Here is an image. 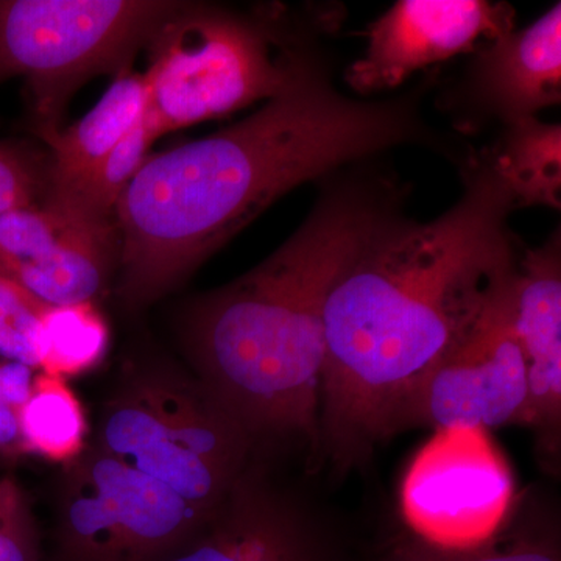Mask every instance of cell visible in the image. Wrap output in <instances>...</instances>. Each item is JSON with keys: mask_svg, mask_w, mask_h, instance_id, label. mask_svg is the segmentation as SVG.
<instances>
[{"mask_svg": "<svg viewBox=\"0 0 561 561\" xmlns=\"http://www.w3.org/2000/svg\"><path fill=\"white\" fill-rule=\"evenodd\" d=\"M91 442L206 515L219 507L256 451L206 387L168 362L122 370Z\"/></svg>", "mask_w": 561, "mask_h": 561, "instance_id": "5", "label": "cell"}, {"mask_svg": "<svg viewBox=\"0 0 561 561\" xmlns=\"http://www.w3.org/2000/svg\"><path fill=\"white\" fill-rule=\"evenodd\" d=\"M423 92L343 94L323 50L247 119L151 154L114 210L121 300L130 309L160 300L287 192L345 165L401 146L459 164L463 150L424 117Z\"/></svg>", "mask_w": 561, "mask_h": 561, "instance_id": "2", "label": "cell"}, {"mask_svg": "<svg viewBox=\"0 0 561 561\" xmlns=\"http://www.w3.org/2000/svg\"><path fill=\"white\" fill-rule=\"evenodd\" d=\"M341 16L316 7L262 20L183 3L151 36L144 119L158 138L283 94Z\"/></svg>", "mask_w": 561, "mask_h": 561, "instance_id": "4", "label": "cell"}, {"mask_svg": "<svg viewBox=\"0 0 561 561\" xmlns=\"http://www.w3.org/2000/svg\"><path fill=\"white\" fill-rule=\"evenodd\" d=\"M183 7L151 0H0V81L27 80L38 135L99 73L130 72L142 44Z\"/></svg>", "mask_w": 561, "mask_h": 561, "instance_id": "6", "label": "cell"}, {"mask_svg": "<svg viewBox=\"0 0 561 561\" xmlns=\"http://www.w3.org/2000/svg\"><path fill=\"white\" fill-rule=\"evenodd\" d=\"M36 373L38 370L21 362L7 360L5 364H0V394L16 419L31 398Z\"/></svg>", "mask_w": 561, "mask_h": 561, "instance_id": "23", "label": "cell"}, {"mask_svg": "<svg viewBox=\"0 0 561 561\" xmlns=\"http://www.w3.org/2000/svg\"><path fill=\"white\" fill-rule=\"evenodd\" d=\"M515 20L507 2L400 0L368 25L367 49L346 69V84L362 99L397 90L419 70L515 31Z\"/></svg>", "mask_w": 561, "mask_h": 561, "instance_id": "12", "label": "cell"}, {"mask_svg": "<svg viewBox=\"0 0 561 561\" xmlns=\"http://www.w3.org/2000/svg\"><path fill=\"white\" fill-rule=\"evenodd\" d=\"M47 162L14 144L0 142V217L43 202Z\"/></svg>", "mask_w": 561, "mask_h": 561, "instance_id": "22", "label": "cell"}, {"mask_svg": "<svg viewBox=\"0 0 561 561\" xmlns=\"http://www.w3.org/2000/svg\"><path fill=\"white\" fill-rule=\"evenodd\" d=\"M401 513L413 537L442 549L491 540L518 504L511 465L490 431L437 430L401 483Z\"/></svg>", "mask_w": 561, "mask_h": 561, "instance_id": "8", "label": "cell"}, {"mask_svg": "<svg viewBox=\"0 0 561 561\" xmlns=\"http://www.w3.org/2000/svg\"><path fill=\"white\" fill-rule=\"evenodd\" d=\"M0 561H41L31 504L11 476L0 479Z\"/></svg>", "mask_w": 561, "mask_h": 561, "instance_id": "21", "label": "cell"}, {"mask_svg": "<svg viewBox=\"0 0 561 561\" xmlns=\"http://www.w3.org/2000/svg\"><path fill=\"white\" fill-rule=\"evenodd\" d=\"M273 456L254 451L219 507L165 561H343L331 523L280 479Z\"/></svg>", "mask_w": 561, "mask_h": 561, "instance_id": "9", "label": "cell"}, {"mask_svg": "<svg viewBox=\"0 0 561 561\" xmlns=\"http://www.w3.org/2000/svg\"><path fill=\"white\" fill-rule=\"evenodd\" d=\"M311 213L278 250L181 316L191 373L256 451L298 448L317 467L324 309L332 286L387 221L408 184L370 158L319 181Z\"/></svg>", "mask_w": 561, "mask_h": 561, "instance_id": "3", "label": "cell"}, {"mask_svg": "<svg viewBox=\"0 0 561 561\" xmlns=\"http://www.w3.org/2000/svg\"><path fill=\"white\" fill-rule=\"evenodd\" d=\"M157 139V133L142 116L138 125L72 191L62 197L44 198L43 202L92 224H116L113 217L117 202L149 158L151 144Z\"/></svg>", "mask_w": 561, "mask_h": 561, "instance_id": "18", "label": "cell"}, {"mask_svg": "<svg viewBox=\"0 0 561 561\" xmlns=\"http://www.w3.org/2000/svg\"><path fill=\"white\" fill-rule=\"evenodd\" d=\"M49 305L0 276V356L39 371L41 320Z\"/></svg>", "mask_w": 561, "mask_h": 561, "instance_id": "20", "label": "cell"}, {"mask_svg": "<svg viewBox=\"0 0 561 561\" xmlns=\"http://www.w3.org/2000/svg\"><path fill=\"white\" fill-rule=\"evenodd\" d=\"M513 332L529 383V424L540 459L559 468L561 445V232L526 249L512 284Z\"/></svg>", "mask_w": 561, "mask_h": 561, "instance_id": "13", "label": "cell"}, {"mask_svg": "<svg viewBox=\"0 0 561 561\" xmlns=\"http://www.w3.org/2000/svg\"><path fill=\"white\" fill-rule=\"evenodd\" d=\"M438 108L461 133L535 117L561 102V3L534 24L485 41L468 55Z\"/></svg>", "mask_w": 561, "mask_h": 561, "instance_id": "11", "label": "cell"}, {"mask_svg": "<svg viewBox=\"0 0 561 561\" xmlns=\"http://www.w3.org/2000/svg\"><path fill=\"white\" fill-rule=\"evenodd\" d=\"M387 561H561V549L556 523L523 518L516 504L508 523L482 545L442 549L411 534L397 542Z\"/></svg>", "mask_w": 561, "mask_h": 561, "instance_id": "19", "label": "cell"}, {"mask_svg": "<svg viewBox=\"0 0 561 561\" xmlns=\"http://www.w3.org/2000/svg\"><path fill=\"white\" fill-rule=\"evenodd\" d=\"M24 456L66 465L87 449L88 427L83 404L66 379L38 371L31 398L18 413Z\"/></svg>", "mask_w": 561, "mask_h": 561, "instance_id": "16", "label": "cell"}, {"mask_svg": "<svg viewBox=\"0 0 561 561\" xmlns=\"http://www.w3.org/2000/svg\"><path fill=\"white\" fill-rule=\"evenodd\" d=\"M511 297L512 287L500 308L431 371L408 431L529 424L527 367L513 332Z\"/></svg>", "mask_w": 561, "mask_h": 561, "instance_id": "10", "label": "cell"}, {"mask_svg": "<svg viewBox=\"0 0 561 561\" xmlns=\"http://www.w3.org/2000/svg\"><path fill=\"white\" fill-rule=\"evenodd\" d=\"M0 461H2V457H0Z\"/></svg>", "mask_w": 561, "mask_h": 561, "instance_id": "25", "label": "cell"}, {"mask_svg": "<svg viewBox=\"0 0 561 561\" xmlns=\"http://www.w3.org/2000/svg\"><path fill=\"white\" fill-rule=\"evenodd\" d=\"M54 494V561H165L208 516L92 442Z\"/></svg>", "mask_w": 561, "mask_h": 561, "instance_id": "7", "label": "cell"}, {"mask_svg": "<svg viewBox=\"0 0 561 561\" xmlns=\"http://www.w3.org/2000/svg\"><path fill=\"white\" fill-rule=\"evenodd\" d=\"M22 456L24 451H22L16 415L0 394V457L2 460L14 461Z\"/></svg>", "mask_w": 561, "mask_h": 561, "instance_id": "24", "label": "cell"}, {"mask_svg": "<svg viewBox=\"0 0 561 561\" xmlns=\"http://www.w3.org/2000/svg\"><path fill=\"white\" fill-rule=\"evenodd\" d=\"M476 153L504 184L516 209H560V124L524 117L501 127L496 139Z\"/></svg>", "mask_w": 561, "mask_h": 561, "instance_id": "15", "label": "cell"}, {"mask_svg": "<svg viewBox=\"0 0 561 561\" xmlns=\"http://www.w3.org/2000/svg\"><path fill=\"white\" fill-rule=\"evenodd\" d=\"M110 328L95 302L47 306L41 320L39 371L76 378L105 359Z\"/></svg>", "mask_w": 561, "mask_h": 561, "instance_id": "17", "label": "cell"}, {"mask_svg": "<svg viewBox=\"0 0 561 561\" xmlns=\"http://www.w3.org/2000/svg\"><path fill=\"white\" fill-rule=\"evenodd\" d=\"M459 171L451 208L424 224L393 217L332 286L317 465L345 474L408 431L427 376L511 291L524 250L515 203L476 151Z\"/></svg>", "mask_w": 561, "mask_h": 561, "instance_id": "1", "label": "cell"}, {"mask_svg": "<svg viewBox=\"0 0 561 561\" xmlns=\"http://www.w3.org/2000/svg\"><path fill=\"white\" fill-rule=\"evenodd\" d=\"M146 105V77L125 72L116 77L87 116L66 130L41 136L50 149L44 198L62 197L72 191L138 125Z\"/></svg>", "mask_w": 561, "mask_h": 561, "instance_id": "14", "label": "cell"}]
</instances>
